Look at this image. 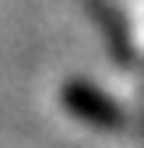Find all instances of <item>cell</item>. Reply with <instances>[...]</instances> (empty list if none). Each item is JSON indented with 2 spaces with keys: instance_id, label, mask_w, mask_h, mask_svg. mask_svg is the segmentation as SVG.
<instances>
[{
  "instance_id": "obj_1",
  "label": "cell",
  "mask_w": 144,
  "mask_h": 148,
  "mask_svg": "<svg viewBox=\"0 0 144 148\" xmlns=\"http://www.w3.org/2000/svg\"><path fill=\"white\" fill-rule=\"evenodd\" d=\"M60 106L70 116H77L81 123L98 127V131H123V127H127V113L120 109V102L109 92H102L98 85L81 81V78L67 81L60 88Z\"/></svg>"
},
{
  "instance_id": "obj_2",
  "label": "cell",
  "mask_w": 144,
  "mask_h": 148,
  "mask_svg": "<svg viewBox=\"0 0 144 148\" xmlns=\"http://www.w3.org/2000/svg\"><path fill=\"white\" fill-rule=\"evenodd\" d=\"M88 14L92 21L105 32V42H109L113 60L120 64H130L134 60V46H130V28H127V18H123L109 0H88Z\"/></svg>"
}]
</instances>
